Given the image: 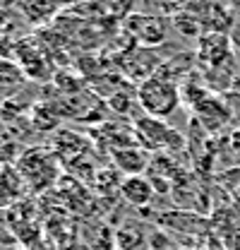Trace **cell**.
I'll list each match as a JSON object with an SVG mask.
<instances>
[{
  "label": "cell",
  "mask_w": 240,
  "mask_h": 250,
  "mask_svg": "<svg viewBox=\"0 0 240 250\" xmlns=\"http://www.w3.org/2000/svg\"><path fill=\"white\" fill-rule=\"evenodd\" d=\"M180 84L173 80H166L161 75H151L149 80H142L137 89V101L144 108L147 116L166 118L180 106Z\"/></svg>",
  "instance_id": "6da1fadb"
},
{
  "label": "cell",
  "mask_w": 240,
  "mask_h": 250,
  "mask_svg": "<svg viewBox=\"0 0 240 250\" xmlns=\"http://www.w3.org/2000/svg\"><path fill=\"white\" fill-rule=\"evenodd\" d=\"M135 135H137V142L140 147H144L147 152H159V149H166V147H180L178 132L171 130L163 118H154V116H140L135 118Z\"/></svg>",
  "instance_id": "7a4b0ae2"
},
{
  "label": "cell",
  "mask_w": 240,
  "mask_h": 250,
  "mask_svg": "<svg viewBox=\"0 0 240 250\" xmlns=\"http://www.w3.org/2000/svg\"><path fill=\"white\" fill-rule=\"evenodd\" d=\"M125 31L132 41L142 43L144 48H154L159 43H163V36H166V29H163V22L161 17H154V15H127L125 17Z\"/></svg>",
  "instance_id": "3957f363"
},
{
  "label": "cell",
  "mask_w": 240,
  "mask_h": 250,
  "mask_svg": "<svg viewBox=\"0 0 240 250\" xmlns=\"http://www.w3.org/2000/svg\"><path fill=\"white\" fill-rule=\"evenodd\" d=\"M231 58V39L226 34H202L200 46H197V61L207 67H221Z\"/></svg>",
  "instance_id": "277c9868"
},
{
  "label": "cell",
  "mask_w": 240,
  "mask_h": 250,
  "mask_svg": "<svg viewBox=\"0 0 240 250\" xmlns=\"http://www.w3.org/2000/svg\"><path fill=\"white\" fill-rule=\"evenodd\" d=\"M111 159L116 164L120 173H127V176H140L144 168H149L151 156L144 147H122V149H113Z\"/></svg>",
  "instance_id": "5b68a950"
},
{
  "label": "cell",
  "mask_w": 240,
  "mask_h": 250,
  "mask_svg": "<svg viewBox=\"0 0 240 250\" xmlns=\"http://www.w3.org/2000/svg\"><path fill=\"white\" fill-rule=\"evenodd\" d=\"M120 195L135 207H144L154 200V183L147 176H127L120 181Z\"/></svg>",
  "instance_id": "8992f818"
},
{
  "label": "cell",
  "mask_w": 240,
  "mask_h": 250,
  "mask_svg": "<svg viewBox=\"0 0 240 250\" xmlns=\"http://www.w3.org/2000/svg\"><path fill=\"white\" fill-rule=\"evenodd\" d=\"M24 188V178L15 168H0V207L12 205Z\"/></svg>",
  "instance_id": "52a82bcc"
},
{
  "label": "cell",
  "mask_w": 240,
  "mask_h": 250,
  "mask_svg": "<svg viewBox=\"0 0 240 250\" xmlns=\"http://www.w3.org/2000/svg\"><path fill=\"white\" fill-rule=\"evenodd\" d=\"M195 111L200 113V121H204L207 127H219V125L226 123L223 118H219V113L221 116H231V111L219 99H214V96H204L202 101H197L195 104Z\"/></svg>",
  "instance_id": "ba28073f"
},
{
  "label": "cell",
  "mask_w": 240,
  "mask_h": 250,
  "mask_svg": "<svg viewBox=\"0 0 240 250\" xmlns=\"http://www.w3.org/2000/svg\"><path fill=\"white\" fill-rule=\"evenodd\" d=\"M144 233L140 231L137 224H125L116 231V248L118 250H140L144 246Z\"/></svg>",
  "instance_id": "9c48e42d"
},
{
  "label": "cell",
  "mask_w": 240,
  "mask_h": 250,
  "mask_svg": "<svg viewBox=\"0 0 240 250\" xmlns=\"http://www.w3.org/2000/svg\"><path fill=\"white\" fill-rule=\"evenodd\" d=\"M173 27L182 34V36H192V39H202V20L200 17H192L187 10H182L178 12L176 17H173Z\"/></svg>",
  "instance_id": "30bf717a"
},
{
  "label": "cell",
  "mask_w": 240,
  "mask_h": 250,
  "mask_svg": "<svg viewBox=\"0 0 240 250\" xmlns=\"http://www.w3.org/2000/svg\"><path fill=\"white\" fill-rule=\"evenodd\" d=\"M58 10V5H48V2H24V5H20V12H24L31 22H51V17Z\"/></svg>",
  "instance_id": "8fae6325"
},
{
  "label": "cell",
  "mask_w": 240,
  "mask_h": 250,
  "mask_svg": "<svg viewBox=\"0 0 240 250\" xmlns=\"http://www.w3.org/2000/svg\"><path fill=\"white\" fill-rule=\"evenodd\" d=\"M22 80H24V72H22L20 62L0 56V87H15Z\"/></svg>",
  "instance_id": "7c38bea8"
},
{
  "label": "cell",
  "mask_w": 240,
  "mask_h": 250,
  "mask_svg": "<svg viewBox=\"0 0 240 250\" xmlns=\"http://www.w3.org/2000/svg\"><path fill=\"white\" fill-rule=\"evenodd\" d=\"M116 250H118V248H116Z\"/></svg>",
  "instance_id": "4fadbf2b"
}]
</instances>
